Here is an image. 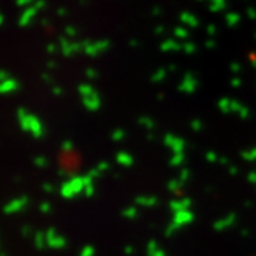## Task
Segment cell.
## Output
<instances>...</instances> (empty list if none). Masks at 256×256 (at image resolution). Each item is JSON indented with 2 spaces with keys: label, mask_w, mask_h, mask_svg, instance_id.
Instances as JSON below:
<instances>
[{
  "label": "cell",
  "mask_w": 256,
  "mask_h": 256,
  "mask_svg": "<svg viewBox=\"0 0 256 256\" xmlns=\"http://www.w3.org/2000/svg\"><path fill=\"white\" fill-rule=\"evenodd\" d=\"M2 77H3V74H0V79H2Z\"/></svg>",
  "instance_id": "2"
},
{
  "label": "cell",
  "mask_w": 256,
  "mask_h": 256,
  "mask_svg": "<svg viewBox=\"0 0 256 256\" xmlns=\"http://www.w3.org/2000/svg\"><path fill=\"white\" fill-rule=\"evenodd\" d=\"M14 87H16V84H14L13 80L2 82V84H0V93H6V91H11V90H14Z\"/></svg>",
  "instance_id": "1"
}]
</instances>
